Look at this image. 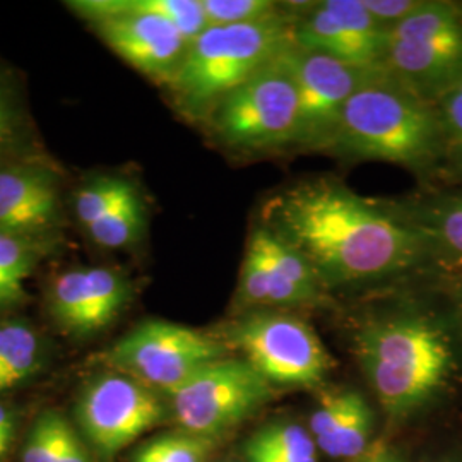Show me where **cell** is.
<instances>
[{
  "mask_svg": "<svg viewBox=\"0 0 462 462\" xmlns=\"http://www.w3.org/2000/svg\"><path fill=\"white\" fill-rule=\"evenodd\" d=\"M219 444L221 440L177 429L141 444L134 452L131 462H208Z\"/></svg>",
  "mask_w": 462,
  "mask_h": 462,
  "instance_id": "cell-23",
  "label": "cell"
},
{
  "mask_svg": "<svg viewBox=\"0 0 462 462\" xmlns=\"http://www.w3.org/2000/svg\"><path fill=\"white\" fill-rule=\"evenodd\" d=\"M290 49L213 108L211 129L225 146L244 152L295 146L298 89Z\"/></svg>",
  "mask_w": 462,
  "mask_h": 462,
  "instance_id": "cell-5",
  "label": "cell"
},
{
  "mask_svg": "<svg viewBox=\"0 0 462 462\" xmlns=\"http://www.w3.org/2000/svg\"><path fill=\"white\" fill-rule=\"evenodd\" d=\"M274 385L244 358L225 356L206 365L170 396L177 427L217 439L261 411L274 397Z\"/></svg>",
  "mask_w": 462,
  "mask_h": 462,
  "instance_id": "cell-9",
  "label": "cell"
},
{
  "mask_svg": "<svg viewBox=\"0 0 462 462\" xmlns=\"http://www.w3.org/2000/svg\"><path fill=\"white\" fill-rule=\"evenodd\" d=\"M365 9L370 13L383 30H391L420 9L423 0H362Z\"/></svg>",
  "mask_w": 462,
  "mask_h": 462,
  "instance_id": "cell-28",
  "label": "cell"
},
{
  "mask_svg": "<svg viewBox=\"0 0 462 462\" xmlns=\"http://www.w3.org/2000/svg\"><path fill=\"white\" fill-rule=\"evenodd\" d=\"M131 4L135 9L165 17L189 45L209 28L202 0H131Z\"/></svg>",
  "mask_w": 462,
  "mask_h": 462,
  "instance_id": "cell-25",
  "label": "cell"
},
{
  "mask_svg": "<svg viewBox=\"0 0 462 462\" xmlns=\"http://www.w3.org/2000/svg\"><path fill=\"white\" fill-rule=\"evenodd\" d=\"M328 151L394 163L425 177L444 170V135L435 105L383 67L349 98Z\"/></svg>",
  "mask_w": 462,
  "mask_h": 462,
  "instance_id": "cell-3",
  "label": "cell"
},
{
  "mask_svg": "<svg viewBox=\"0 0 462 462\" xmlns=\"http://www.w3.org/2000/svg\"><path fill=\"white\" fill-rule=\"evenodd\" d=\"M50 236L0 233V309H13L26 298V281L51 252Z\"/></svg>",
  "mask_w": 462,
  "mask_h": 462,
  "instance_id": "cell-19",
  "label": "cell"
},
{
  "mask_svg": "<svg viewBox=\"0 0 462 462\" xmlns=\"http://www.w3.org/2000/svg\"><path fill=\"white\" fill-rule=\"evenodd\" d=\"M131 282L110 267H76L59 274L49 290V310L69 336L106 329L131 300Z\"/></svg>",
  "mask_w": 462,
  "mask_h": 462,
  "instance_id": "cell-15",
  "label": "cell"
},
{
  "mask_svg": "<svg viewBox=\"0 0 462 462\" xmlns=\"http://www.w3.org/2000/svg\"><path fill=\"white\" fill-rule=\"evenodd\" d=\"M328 301L314 267L284 236L261 223L248 238L235 291L240 314L280 307H319Z\"/></svg>",
  "mask_w": 462,
  "mask_h": 462,
  "instance_id": "cell-10",
  "label": "cell"
},
{
  "mask_svg": "<svg viewBox=\"0 0 462 462\" xmlns=\"http://www.w3.org/2000/svg\"><path fill=\"white\" fill-rule=\"evenodd\" d=\"M225 356L228 347L216 336L166 320H146L116 341L103 362L170 397L200 368Z\"/></svg>",
  "mask_w": 462,
  "mask_h": 462,
  "instance_id": "cell-8",
  "label": "cell"
},
{
  "mask_svg": "<svg viewBox=\"0 0 462 462\" xmlns=\"http://www.w3.org/2000/svg\"><path fill=\"white\" fill-rule=\"evenodd\" d=\"M45 349L38 332L26 322H0V394L16 389L43 366Z\"/></svg>",
  "mask_w": 462,
  "mask_h": 462,
  "instance_id": "cell-20",
  "label": "cell"
},
{
  "mask_svg": "<svg viewBox=\"0 0 462 462\" xmlns=\"http://www.w3.org/2000/svg\"><path fill=\"white\" fill-rule=\"evenodd\" d=\"M293 45L290 11L255 23L209 26L196 38L170 79L177 105L192 116L216 105Z\"/></svg>",
  "mask_w": 462,
  "mask_h": 462,
  "instance_id": "cell-4",
  "label": "cell"
},
{
  "mask_svg": "<svg viewBox=\"0 0 462 462\" xmlns=\"http://www.w3.org/2000/svg\"><path fill=\"white\" fill-rule=\"evenodd\" d=\"M429 242L437 276H462V192L421 199L404 208Z\"/></svg>",
  "mask_w": 462,
  "mask_h": 462,
  "instance_id": "cell-18",
  "label": "cell"
},
{
  "mask_svg": "<svg viewBox=\"0 0 462 462\" xmlns=\"http://www.w3.org/2000/svg\"><path fill=\"white\" fill-rule=\"evenodd\" d=\"M76 414L86 440L105 462L165 420L158 394L144 383L116 370L89 380Z\"/></svg>",
  "mask_w": 462,
  "mask_h": 462,
  "instance_id": "cell-11",
  "label": "cell"
},
{
  "mask_svg": "<svg viewBox=\"0 0 462 462\" xmlns=\"http://www.w3.org/2000/svg\"><path fill=\"white\" fill-rule=\"evenodd\" d=\"M382 67L433 103L462 78V4L423 0L387 33Z\"/></svg>",
  "mask_w": 462,
  "mask_h": 462,
  "instance_id": "cell-7",
  "label": "cell"
},
{
  "mask_svg": "<svg viewBox=\"0 0 462 462\" xmlns=\"http://www.w3.org/2000/svg\"><path fill=\"white\" fill-rule=\"evenodd\" d=\"M5 452H7V450H5V448H2V447H0V459H2V457H4V456H5Z\"/></svg>",
  "mask_w": 462,
  "mask_h": 462,
  "instance_id": "cell-35",
  "label": "cell"
},
{
  "mask_svg": "<svg viewBox=\"0 0 462 462\" xmlns=\"http://www.w3.org/2000/svg\"><path fill=\"white\" fill-rule=\"evenodd\" d=\"M444 135V170L450 180L462 182V78L433 101Z\"/></svg>",
  "mask_w": 462,
  "mask_h": 462,
  "instance_id": "cell-24",
  "label": "cell"
},
{
  "mask_svg": "<svg viewBox=\"0 0 462 462\" xmlns=\"http://www.w3.org/2000/svg\"><path fill=\"white\" fill-rule=\"evenodd\" d=\"M309 431L328 457L356 461L374 444V411L356 389L322 391L310 414Z\"/></svg>",
  "mask_w": 462,
  "mask_h": 462,
  "instance_id": "cell-17",
  "label": "cell"
},
{
  "mask_svg": "<svg viewBox=\"0 0 462 462\" xmlns=\"http://www.w3.org/2000/svg\"><path fill=\"white\" fill-rule=\"evenodd\" d=\"M202 7L209 26L255 23L281 11L280 4L271 0H202Z\"/></svg>",
  "mask_w": 462,
  "mask_h": 462,
  "instance_id": "cell-27",
  "label": "cell"
},
{
  "mask_svg": "<svg viewBox=\"0 0 462 462\" xmlns=\"http://www.w3.org/2000/svg\"><path fill=\"white\" fill-rule=\"evenodd\" d=\"M353 462H404L399 452L385 440H375L362 457Z\"/></svg>",
  "mask_w": 462,
  "mask_h": 462,
  "instance_id": "cell-30",
  "label": "cell"
},
{
  "mask_svg": "<svg viewBox=\"0 0 462 462\" xmlns=\"http://www.w3.org/2000/svg\"><path fill=\"white\" fill-rule=\"evenodd\" d=\"M60 219L55 175L42 166L0 170V233L50 236Z\"/></svg>",
  "mask_w": 462,
  "mask_h": 462,
  "instance_id": "cell-16",
  "label": "cell"
},
{
  "mask_svg": "<svg viewBox=\"0 0 462 462\" xmlns=\"http://www.w3.org/2000/svg\"><path fill=\"white\" fill-rule=\"evenodd\" d=\"M298 89V131L295 146L329 149L349 98L380 67L347 64L322 51L291 45Z\"/></svg>",
  "mask_w": 462,
  "mask_h": 462,
  "instance_id": "cell-13",
  "label": "cell"
},
{
  "mask_svg": "<svg viewBox=\"0 0 462 462\" xmlns=\"http://www.w3.org/2000/svg\"><path fill=\"white\" fill-rule=\"evenodd\" d=\"M263 223L303 254L328 291L420 271L435 274L429 242L404 208H385L334 180L282 190L267 202Z\"/></svg>",
  "mask_w": 462,
  "mask_h": 462,
  "instance_id": "cell-1",
  "label": "cell"
},
{
  "mask_svg": "<svg viewBox=\"0 0 462 462\" xmlns=\"http://www.w3.org/2000/svg\"><path fill=\"white\" fill-rule=\"evenodd\" d=\"M146 226L144 202L133 185L116 208L99 219L88 235L95 244L105 248H124L135 244Z\"/></svg>",
  "mask_w": 462,
  "mask_h": 462,
  "instance_id": "cell-22",
  "label": "cell"
},
{
  "mask_svg": "<svg viewBox=\"0 0 462 462\" xmlns=\"http://www.w3.org/2000/svg\"><path fill=\"white\" fill-rule=\"evenodd\" d=\"M448 281H450V291H452V297H454V301H456V307H457L462 326V276L452 278V280Z\"/></svg>",
  "mask_w": 462,
  "mask_h": 462,
  "instance_id": "cell-33",
  "label": "cell"
},
{
  "mask_svg": "<svg viewBox=\"0 0 462 462\" xmlns=\"http://www.w3.org/2000/svg\"><path fill=\"white\" fill-rule=\"evenodd\" d=\"M425 462H462V456H457V454H448V456H442V457L430 459V461Z\"/></svg>",
  "mask_w": 462,
  "mask_h": 462,
  "instance_id": "cell-34",
  "label": "cell"
},
{
  "mask_svg": "<svg viewBox=\"0 0 462 462\" xmlns=\"http://www.w3.org/2000/svg\"><path fill=\"white\" fill-rule=\"evenodd\" d=\"M353 353L380 406L396 420L437 406L462 383V326L446 303L411 300L374 315L353 334Z\"/></svg>",
  "mask_w": 462,
  "mask_h": 462,
  "instance_id": "cell-2",
  "label": "cell"
},
{
  "mask_svg": "<svg viewBox=\"0 0 462 462\" xmlns=\"http://www.w3.org/2000/svg\"><path fill=\"white\" fill-rule=\"evenodd\" d=\"M14 429H16V420L14 414L5 408L4 404H0V447L2 448H9L13 437H14Z\"/></svg>",
  "mask_w": 462,
  "mask_h": 462,
  "instance_id": "cell-31",
  "label": "cell"
},
{
  "mask_svg": "<svg viewBox=\"0 0 462 462\" xmlns=\"http://www.w3.org/2000/svg\"><path fill=\"white\" fill-rule=\"evenodd\" d=\"M70 423L57 411L40 414L30 430V437L24 444L21 461L55 462L59 457L67 427Z\"/></svg>",
  "mask_w": 462,
  "mask_h": 462,
  "instance_id": "cell-26",
  "label": "cell"
},
{
  "mask_svg": "<svg viewBox=\"0 0 462 462\" xmlns=\"http://www.w3.org/2000/svg\"><path fill=\"white\" fill-rule=\"evenodd\" d=\"M70 5L93 21L97 33L120 59L149 78L170 83L182 64L189 43L165 17L135 9L131 0Z\"/></svg>",
  "mask_w": 462,
  "mask_h": 462,
  "instance_id": "cell-12",
  "label": "cell"
},
{
  "mask_svg": "<svg viewBox=\"0 0 462 462\" xmlns=\"http://www.w3.org/2000/svg\"><path fill=\"white\" fill-rule=\"evenodd\" d=\"M252 365L271 385L317 387L334 368V358L315 330L297 315L248 310L216 336Z\"/></svg>",
  "mask_w": 462,
  "mask_h": 462,
  "instance_id": "cell-6",
  "label": "cell"
},
{
  "mask_svg": "<svg viewBox=\"0 0 462 462\" xmlns=\"http://www.w3.org/2000/svg\"><path fill=\"white\" fill-rule=\"evenodd\" d=\"M242 452L245 462H319L310 431L293 421H274L257 430Z\"/></svg>",
  "mask_w": 462,
  "mask_h": 462,
  "instance_id": "cell-21",
  "label": "cell"
},
{
  "mask_svg": "<svg viewBox=\"0 0 462 462\" xmlns=\"http://www.w3.org/2000/svg\"><path fill=\"white\" fill-rule=\"evenodd\" d=\"M55 462H91L88 447L84 446L83 440L79 439L72 425L67 427L59 457Z\"/></svg>",
  "mask_w": 462,
  "mask_h": 462,
  "instance_id": "cell-29",
  "label": "cell"
},
{
  "mask_svg": "<svg viewBox=\"0 0 462 462\" xmlns=\"http://www.w3.org/2000/svg\"><path fill=\"white\" fill-rule=\"evenodd\" d=\"M290 7L293 45L353 66L382 67L389 32L370 16L362 0H322Z\"/></svg>",
  "mask_w": 462,
  "mask_h": 462,
  "instance_id": "cell-14",
  "label": "cell"
},
{
  "mask_svg": "<svg viewBox=\"0 0 462 462\" xmlns=\"http://www.w3.org/2000/svg\"><path fill=\"white\" fill-rule=\"evenodd\" d=\"M226 462H245V461H226Z\"/></svg>",
  "mask_w": 462,
  "mask_h": 462,
  "instance_id": "cell-36",
  "label": "cell"
},
{
  "mask_svg": "<svg viewBox=\"0 0 462 462\" xmlns=\"http://www.w3.org/2000/svg\"><path fill=\"white\" fill-rule=\"evenodd\" d=\"M11 135V110L7 105V99L0 91V146L9 139Z\"/></svg>",
  "mask_w": 462,
  "mask_h": 462,
  "instance_id": "cell-32",
  "label": "cell"
}]
</instances>
